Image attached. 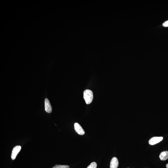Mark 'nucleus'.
Segmentation results:
<instances>
[{
  "label": "nucleus",
  "mask_w": 168,
  "mask_h": 168,
  "mask_svg": "<svg viewBox=\"0 0 168 168\" xmlns=\"http://www.w3.org/2000/svg\"><path fill=\"white\" fill-rule=\"evenodd\" d=\"M83 98L87 104H89L93 99V93L91 90L87 89L83 92Z\"/></svg>",
  "instance_id": "nucleus-1"
},
{
  "label": "nucleus",
  "mask_w": 168,
  "mask_h": 168,
  "mask_svg": "<svg viewBox=\"0 0 168 168\" xmlns=\"http://www.w3.org/2000/svg\"><path fill=\"white\" fill-rule=\"evenodd\" d=\"M163 139L162 137H154L149 140V143L151 145H154L161 141Z\"/></svg>",
  "instance_id": "nucleus-2"
},
{
  "label": "nucleus",
  "mask_w": 168,
  "mask_h": 168,
  "mask_svg": "<svg viewBox=\"0 0 168 168\" xmlns=\"http://www.w3.org/2000/svg\"><path fill=\"white\" fill-rule=\"evenodd\" d=\"M21 149V147L19 146H16L14 148L11 154V158L13 160H15Z\"/></svg>",
  "instance_id": "nucleus-3"
},
{
  "label": "nucleus",
  "mask_w": 168,
  "mask_h": 168,
  "mask_svg": "<svg viewBox=\"0 0 168 168\" xmlns=\"http://www.w3.org/2000/svg\"><path fill=\"white\" fill-rule=\"evenodd\" d=\"M74 128L75 131L78 134L80 135L85 134V131L79 124L77 123H75L74 124Z\"/></svg>",
  "instance_id": "nucleus-4"
},
{
  "label": "nucleus",
  "mask_w": 168,
  "mask_h": 168,
  "mask_svg": "<svg viewBox=\"0 0 168 168\" xmlns=\"http://www.w3.org/2000/svg\"><path fill=\"white\" fill-rule=\"evenodd\" d=\"M45 110L48 113H51L52 111V106L49 101L47 99H45Z\"/></svg>",
  "instance_id": "nucleus-5"
},
{
  "label": "nucleus",
  "mask_w": 168,
  "mask_h": 168,
  "mask_svg": "<svg viewBox=\"0 0 168 168\" xmlns=\"http://www.w3.org/2000/svg\"><path fill=\"white\" fill-rule=\"evenodd\" d=\"M119 165V162L116 157H113L111 160L110 168H117Z\"/></svg>",
  "instance_id": "nucleus-6"
},
{
  "label": "nucleus",
  "mask_w": 168,
  "mask_h": 168,
  "mask_svg": "<svg viewBox=\"0 0 168 168\" xmlns=\"http://www.w3.org/2000/svg\"><path fill=\"white\" fill-rule=\"evenodd\" d=\"M159 158L162 161H165L168 159V152L167 151H164L160 153Z\"/></svg>",
  "instance_id": "nucleus-7"
},
{
  "label": "nucleus",
  "mask_w": 168,
  "mask_h": 168,
  "mask_svg": "<svg viewBox=\"0 0 168 168\" xmlns=\"http://www.w3.org/2000/svg\"><path fill=\"white\" fill-rule=\"evenodd\" d=\"M69 166L68 165H57L54 166L53 168H69Z\"/></svg>",
  "instance_id": "nucleus-8"
},
{
  "label": "nucleus",
  "mask_w": 168,
  "mask_h": 168,
  "mask_svg": "<svg viewBox=\"0 0 168 168\" xmlns=\"http://www.w3.org/2000/svg\"><path fill=\"white\" fill-rule=\"evenodd\" d=\"M97 164L95 162H92L87 168H97Z\"/></svg>",
  "instance_id": "nucleus-9"
},
{
  "label": "nucleus",
  "mask_w": 168,
  "mask_h": 168,
  "mask_svg": "<svg viewBox=\"0 0 168 168\" xmlns=\"http://www.w3.org/2000/svg\"><path fill=\"white\" fill-rule=\"evenodd\" d=\"M163 26L164 27H168V21H166L163 24Z\"/></svg>",
  "instance_id": "nucleus-10"
},
{
  "label": "nucleus",
  "mask_w": 168,
  "mask_h": 168,
  "mask_svg": "<svg viewBox=\"0 0 168 168\" xmlns=\"http://www.w3.org/2000/svg\"><path fill=\"white\" fill-rule=\"evenodd\" d=\"M166 168H168V163L167 164H166Z\"/></svg>",
  "instance_id": "nucleus-11"
}]
</instances>
